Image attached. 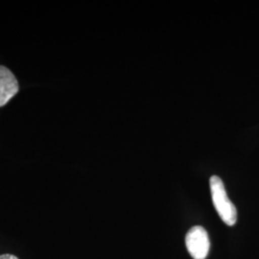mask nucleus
Here are the masks:
<instances>
[{"instance_id": "7ed1b4c3", "label": "nucleus", "mask_w": 259, "mask_h": 259, "mask_svg": "<svg viewBox=\"0 0 259 259\" xmlns=\"http://www.w3.org/2000/svg\"><path fill=\"white\" fill-rule=\"evenodd\" d=\"M19 83L7 67L0 65V107L5 106L19 93Z\"/></svg>"}, {"instance_id": "20e7f679", "label": "nucleus", "mask_w": 259, "mask_h": 259, "mask_svg": "<svg viewBox=\"0 0 259 259\" xmlns=\"http://www.w3.org/2000/svg\"><path fill=\"white\" fill-rule=\"evenodd\" d=\"M0 259H19L17 256L15 255H12V254H3V255H0Z\"/></svg>"}, {"instance_id": "f257e3e1", "label": "nucleus", "mask_w": 259, "mask_h": 259, "mask_svg": "<svg viewBox=\"0 0 259 259\" xmlns=\"http://www.w3.org/2000/svg\"><path fill=\"white\" fill-rule=\"evenodd\" d=\"M213 204L220 218L226 225L232 227L237 221V210L229 199L222 180L218 176H212L209 181Z\"/></svg>"}, {"instance_id": "f03ea898", "label": "nucleus", "mask_w": 259, "mask_h": 259, "mask_svg": "<svg viewBox=\"0 0 259 259\" xmlns=\"http://www.w3.org/2000/svg\"><path fill=\"white\" fill-rule=\"evenodd\" d=\"M185 246L194 259H205L209 252L210 242L208 233L201 226L192 227L185 236Z\"/></svg>"}]
</instances>
